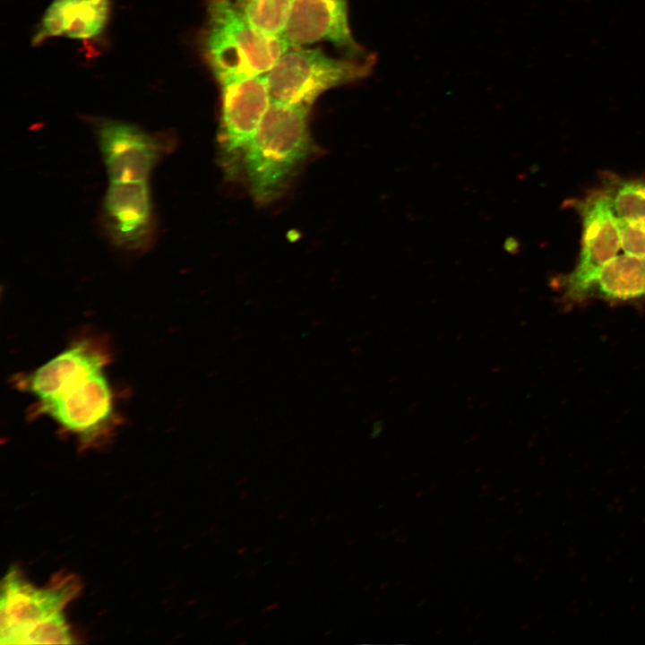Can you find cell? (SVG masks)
Returning a JSON list of instances; mask_svg holds the SVG:
<instances>
[{
    "label": "cell",
    "mask_w": 645,
    "mask_h": 645,
    "mask_svg": "<svg viewBox=\"0 0 645 645\" xmlns=\"http://www.w3.org/2000/svg\"><path fill=\"white\" fill-rule=\"evenodd\" d=\"M311 108L271 102L247 147L242 163L253 197L275 199L313 150Z\"/></svg>",
    "instance_id": "obj_1"
},
{
    "label": "cell",
    "mask_w": 645,
    "mask_h": 645,
    "mask_svg": "<svg viewBox=\"0 0 645 645\" xmlns=\"http://www.w3.org/2000/svg\"><path fill=\"white\" fill-rule=\"evenodd\" d=\"M1 588V644L75 642L64 614L80 589L75 577L58 575L47 587L38 588L11 568Z\"/></svg>",
    "instance_id": "obj_2"
},
{
    "label": "cell",
    "mask_w": 645,
    "mask_h": 645,
    "mask_svg": "<svg viewBox=\"0 0 645 645\" xmlns=\"http://www.w3.org/2000/svg\"><path fill=\"white\" fill-rule=\"evenodd\" d=\"M207 7L202 50L218 82L265 74L290 48L283 37L252 26L234 0H210Z\"/></svg>",
    "instance_id": "obj_3"
},
{
    "label": "cell",
    "mask_w": 645,
    "mask_h": 645,
    "mask_svg": "<svg viewBox=\"0 0 645 645\" xmlns=\"http://www.w3.org/2000/svg\"><path fill=\"white\" fill-rule=\"evenodd\" d=\"M373 57L336 58L314 48L290 47L265 73L271 102L311 108L328 90L366 77Z\"/></svg>",
    "instance_id": "obj_4"
},
{
    "label": "cell",
    "mask_w": 645,
    "mask_h": 645,
    "mask_svg": "<svg viewBox=\"0 0 645 645\" xmlns=\"http://www.w3.org/2000/svg\"><path fill=\"white\" fill-rule=\"evenodd\" d=\"M581 225L580 248L574 268L556 280L562 298L577 303L585 284L622 250L619 221L602 188L572 202Z\"/></svg>",
    "instance_id": "obj_5"
},
{
    "label": "cell",
    "mask_w": 645,
    "mask_h": 645,
    "mask_svg": "<svg viewBox=\"0 0 645 645\" xmlns=\"http://www.w3.org/2000/svg\"><path fill=\"white\" fill-rule=\"evenodd\" d=\"M90 124L109 182L148 181L173 146L172 136L129 122L95 118Z\"/></svg>",
    "instance_id": "obj_6"
},
{
    "label": "cell",
    "mask_w": 645,
    "mask_h": 645,
    "mask_svg": "<svg viewBox=\"0 0 645 645\" xmlns=\"http://www.w3.org/2000/svg\"><path fill=\"white\" fill-rule=\"evenodd\" d=\"M221 120L219 142L224 167L233 173L243 160L271 104L265 74L219 82Z\"/></svg>",
    "instance_id": "obj_7"
},
{
    "label": "cell",
    "mask_w": 645,
    "mask_h": 645,
    "mask_svg": "<svg viewBox=\"0 0 645 645\" xmlns=\"http://www.w3.org/2000/svg\"><path fill=\"white\" fill-rule=\"evenodd\" d=\"M100 224L116 249L131 254L148 251L157 231L148 181L109 182L102 200Z\"/></svg>",
    "instance_id": "obj_8"
},
{
    "label": "cell",
    "mask_w": 645,
    "mask_h": 645,
    "mask_svg": "<svg viewBox=\"0 0 645 645\" xmlns=\"http://www.w3.org/2000/svg\"><path fill=\"white\" fill-rule=\"evenodd\" d=\"M39 409L64 430L91 438L113 412L112 392L103 369L78 379L52 400L39 404Z\"/></svg>",
    "instance_id": "obj_9"
},
{
    "label": "cell",
    "mask_w": 645,
    "mask_h": 645,
    "mask_svg": "<svg viewBox=\"0 0 645 645\" xmlns=\"http://www.w3.org/2000/svg\"><path fill=\"white\" fill-rule=\"evenodd\" d=\"M348 14V0H293L282 37L290 47L328 41L349 57H367L353 38Z\"/></svg>",
    "instance_id": "obj_10"
},
{
    "label": "cell",
    "mask_w": 645,
    "mask_h": 645,
    "mask_svg": "<svg viewBox=\"0 0 645 645\" xmlns=\"http://www.w3.org/2000/svg\"><path fill=\"white\" fill-rule=\"evenodd\" d=\"M111 0H53L32 43L64 35L73 39L99 36L108 22Z\"/></svg>",
    "instance_id": "obj_11"
},
{
    "label": "cell",
    "mask_w": 645,
    "mask_h": 645,
    "mask_svg": "<svg viewBox=\"0 0 645 645\" xmlns=\"http://www.w3.org/2000/svg\"><path fill=\"white\" fill-rule=\"evenodd\" d=\"M105 357L87 344H76L39 366L26 380V387L39 401L52 400L78 379L103 369Z\"/></svg>",
    "instance_id": "obj_12"
},
{
    "label": "cell",
    "mask_w": 645,
    "mask_h": 645,
    "mask_svg": "<svg viewBox=\"0 0 645 645\" xmlns=\"http://www.w3.org/2000/svg\"><path fill=\"white\" fill-rule=\"evenodd\" d=\"M600 299L608 303L645 300V257L618 254L585 284L577 303Z\"/></svg>",
    "instance_id": "obj_13"
},
{
    "label": "cell",
    "mask_w": 645,
    "mask_h": 645,
    "mask_svg": "<svg viewBox=\"0 0 645 645\" xmlns=\"http://www.w3.org/2000/svg\"><path fill=\"white\" fill-rule=\"evenodd\" d=\"M601 184L618 220L645 219V178L624 177L606 173L602 176Z\"/></svg>",
    "instance_id": "obj_14"
},
{
    "label": "cell",
    "mask_w": 645,
    "mask_h": 645,
    "mask_svg": "<svg viewBox=\"0 0 645 645\" xmlns=\"http://www.w3.org/2000/svg\"><path fill=\"white\" fill-rule=\"evenodd\" d=\"M245 20L258 30L282 37L293 0H234Z\"/></svg>",
    "instance_id": "obj_15"
},
{
    "label": "cell",
    "mask_w": 645,
    "mask_h": 645,
    "mask_svg": "<svg viewBox=\"0 0 645 645\" xmlns=\"http://www.w3.org/2000/svg\"><path fill=\"white\" fill-rule=\"evenodd\" d=\"M619 221L622 250L645 257V219L635 221Z\"/></svg>",
    "instance_id": "obj_16"
},
{
    "label": "cell",
    "mask_w": 645,
    "mask_h": 645,
    "mask_svg": "<svg viewBox=\"0 0 645 645\" xmlns=\"http://www.w3.org/2000/svg\"><path fill=\"white\" fill-rule=\"evenodd\" d=\"M519 244L517 243L516 239L512 237H508L503 245L504 249L508 253H516L518 251Z\"/></svg>",
    "instance_id": "obj_17"
},
{
    "label": "cell",
    "mask_w": 645,
    "mask_h": 645,
    "mask_svg": "<svg viewBox=\"0 0 645 645\" xmlns=\"http://www.w3.org/2000/svg\"><path fill=\"white\" fill-rule=\"evenodd\" d=\"M280 603L278 601L272 602V603L267 605L265 607H263V609L262 611L263 613L271 612V611L276 609L278 606H280Z\"/></svg>",
    "instance_id": "obj_18"
},
{
    "label": "cell",
    "mask_w": 645,
    "mask_h": 645,
    "mask_svg": "<svg viewBox=\"0 0 645 645\" xmlns=\"http://www.w3.org/2000/svg\"><path fill=\"white\" fill-rule=\"evenodd\" d=\"M243 620H244V617H243V616L234 617V618L231 619L229 622H228V624H227V628H230V627H232V626H234V625H236V624H240Z\"/></svg>",
    "instance_id": "obj_19"
},
{
    "label": "cell",
    "mask_w": 645,
    "mask_h": 645,
    "mask_svg": "<svg viewBox=\"0 0 645 645\" xmlns=\"http://www.w3.org/2000/svg\"><path fill=\"white\" fill-rule=\"evenodd\" d=\"M251 495V489L250 488H244L240 492L239 499L241 501L246 500Z\"/></svg>",
    "instance_id": "obj_20"
},
{
    "label": "cell",
    "mask_w": 645,
    "mask_h": 645,
    "mask_svg": "<svg viewBox=\"0 0 645 645\" xmlns=\"http://www.w3.org/2000/svg\"><path fill=\"white\" fill-rule=\"evenodd\" d=\"M248 549H249V546H241V547H239V548L236 550V554H237V555H242V554L247 552Z\"/></svg>",
    "instance_id": "obj_21"
},
{
    "label": "cell",
    "mask_w": 645,
    "mask_h": 645,
    "mask_svg": "<svg viewBox=\"0 0 645 645\" xmlns=\"http://www.w3.org/2000/svg\"><path fill=\"white\" fill-rule=\"evenodd\" d=\"M309 521L312 526H315L319 521V518H318V516H314L310 519Z\"/></svg>",
    "instance_id": "obj_22"
},
{
    "label": "cell",
    "mask_w": 645,
    "mask_h": 645,
    "mask_svg": "<svg viewBox=\"0 0 645 645\" xmlns=\"http://www.w3.org/2000/svg\"><path fill=\"white\" fill-rule=\"evenodd\" d=\"M288 515H289L288 512H282L281 513L279 514V519L285 520L288 517Z\"/></svg>",
    "instance_id": "obj_23"
},
{
    "label": "cell",
    "mask_w": 645,
    "mask_h": 645,
    "mask_svg": "<svg viewBox=\"0 0 645 645\" xmlns=\"http://www.w3.org/2000/svg\"><path fill=\"white\" fill-rule=\"evenodd\" d=\"M246 479H247V478L243 477V478H240V479L236 480V486H242L243 484H245V483L246 482Z\"/></svg>",
    "instance_id": "obj_24"
},
{
    "label": "cell",
    "mask_w": 645,
    "mask_h": 645,
    "mask_svg": "<svg viewBox=\"0 0 645 645\" xmlns=\"http://www.w3.org/2000/svg\"><path fill=\"white\" fill-rule=\"evenodd\" d=\"M264 549H265V546H261L255 547L253 552H254V553H260V552H262Z\"/></svg>",
    "instance_id": "obj_25"
},
{
    "label": "cell",
    "mask_w": 645,
    "mask_h": 645,
    "mask_svg": "<svg viewBox=\"0 0 645 645\" xmlns=\"http://www.w3.org/2000/svg\"><path fill=\"white\" fill-rule=\"evenodd\" d=\"M257 571H258L257 568L252 569V571H250L249 573L247 574V578L253 577L257 572Z\"/></svg>",
    "instance_id": "obj_26"
},
{
    "label": "cell",
    "mask_w": 645,
    "mask_h": 645,
    "mask_svg": "<svg viewBox=\"0 0 645 645\" xmlns=\"http://www.w3.org/2000/svg\"><path fill=\"white\" fill-rule=\"evenodd\" d=\"M237 644H238V645H245V644H247V641H239Z\"/></svg>",
    "instance_id": "obj_27"
}]
</instances>
